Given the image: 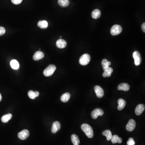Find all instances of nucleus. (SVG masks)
I'll list each match as a JSON object with an SVG mask.
<instances>
[{
	"instance_id": "obj_1",
	"label": "nucleus",
	"mask_w": 145,
	"mask_h": 145,
	"mask_svg": "<svg viewBox=\"0 0 145 145\" xmlns=\"http://www.w3.org/2000/svg\"><path fill=\"white\" fill-rule=\"evenodd\" d=\"M81 128L88 138H93L94 132L92 127L90 125L84 123L81 126Z\"/></svg>"
},
{
	"instance_id": "obj_2",
	"label": "nucleus",
	"mask_w": 145,
	"mask_h": 145,
	"mask_svg": "<svg viewBox=\"0 0 145 145\" xmlns=\"http://www.w3.org/2000/svg\"><path fill=\"white\" fill-rule=\"evenodd\" d=\"M56 69V67L54 65H49L47 68L44 70L43 73L46 77L50 76L53 74Z\"/></svg>"
},
{
	"instance_id": "obj_3",
	"label": "nucleus",
	"mask_w": 145,
	"mask_h": 145,
	"mask_svg": "<svg viewBox=\"0 0 145 145\" xmlns=\"http://www.w3.org/2000/svg\"><path fill=\"white\" fill-rule=\"evenodd\" d=\"M91 57L88 54H84L81 56L79 60V63L82 65H86L90 63Z\"/></svg>"
},
{
	"instance_id": "obj_4",
	"label": "nucleus",
	"mask_w": 145,
	"mask_h": 145,
	"mask_svg": "<svg viewBox=\"0 0 145 145\" xmlns=\"http://www.w3.org/2000/svg\"><path fill=\"white\" fill-rule=\"evenodd\" d=\"M122 31V28L119 25H115L111 27V33L113 36H117L121 33Z\"/></svg>"
},
{
	"instance_id": "obj_5",
	"label": "nucleus",
	"mask_w": 145,
	"mask_h": 145,
	"mask_svg": "<svg viewBox=\"0 0 145 145\" xmlns=\"http://www.w3.org/2000/svg\"><path fill=\"white\" fill-rule=\"evenodd\" d=\"M133 56L135 61V65L136 66H139L142 62V57L140 53L138 51H135L133 53Z\"/></svg>"
},
{
	"instance_id": "obj_6",
	"label": "nucleus",
	"mask_w": 145,
	"mask_h": 145,
	"mask_svg": "<svg viewBox=\"0 0 145 145\" xmlns=\"http://www.w3.org/2000/svg\"><path fill=\"white\" fill-rule=\"evenodd\" d=\"M103 114V111L102 109L98 108L93 110L91 113V116L92 119H96L98 116H102Z\"/></svg>"
},
{
	"instance_id": "obj_7",
	"label": "nucleus",
	"mask_w": 145,
	"mask_h": 145,
	"mask_svg": "<svg viewBox=\"0 0 145 145\" xmlns=\"http://www.w3.org/2000/svg\"><path fill=\"white\" fill-rule=\"evenodd\" d=\"M29 136V133L28 130H23L18 134V138L21 140H25Z\"/></svg>"
},
{
	"instance_id": "obj_8",
	"label": "nucleus",
	"mask_w": 145,
	"mask_h": 145,
	"mask_svg": "<svg viewBox=\"0 0 145 145\" xmlns=\"http://www.w3.org/2000/svg\"><path fill=\"white\" fill-rule=\"evenodd\" d=\"M94 91L96 94L97 97L99 98H102L104 95V91L103 89L99 86H95L94 87Z\"/></svg>"
},
{
	"instance_id": "obj_9",
	"label": "nucleus",
	"mask_w": 145,
	"mask_h": 145,
	"mask_svg": "<svg viewBox=\"0 0 145 145\" xmlns=\"http://www.w3.org/2000/svg\"><path fill=\"white\" fill-rule=\"evenodd\" d=\"M136 122L135 120L131 119L129 121L126 126V130L129 132H132L135 129Z\"/></svg>"
},
{
	"instance_id": "obj_10",
	"label": "nucleus",
	"mask_w": 145,
	"mask_h": 145,
	"mask_svg": "<svg viewBox=\"0 0 145 145\" xmlns=\"http://www.w3.org/2000/svg\"><path fill=\"white\" fill-rule=\"evenodd\" d=\"M61 124L59 121H55L52 124V132L53 134H56L61 129Z\"/></svg>"
},
{
	"instance_id": "obj_11",
	"label": "nucleus",
	"mask_w": 145,
	"mask_h": 145,
	"mask_svg": "<svg viewBox=\"0 0 145 145\" xmlns=\"http://www.w3.org/2000/svg\"><path fill=\"white\" fill-rule=\"evenodd\" d=\"M145 108V105L143 104H140L137 106L135 110V113L136 115L138 116L141 115L144 111Z\"/></svg>"
},
{
	"instance_id": "obj_12",
	"label": "nucleus",
	"mask_w": 145,
	"mask_h": 145,
	"mask_svg": "<svg viewBox=\"0 0 145 145\" xmlns=\"http://www.w3.org/2000/svg\"><path fill=\"white\" fill-rule=\"evenodd\" d=\"M67 43L66 41L63 39H59L56 41V45L58 48H64L67 46Z\"/></svg>"
},
{
	"instance_id": "obj_13",
	"label": "nucleus",
	"mask_w": 145,
	"mask_h": 145,
	"mask_svg": "<svg viewBox=\"0 0 145 145\" xmlns=\"http://www.w3.org/2000/svg\"><path fill=\"white\" fill-rule=\"evenodd\" d=\"M44 56V54L43 52L41 51H37L34 54L33 56V59L34 61H37L41 59H43Z\"/></svg>"
},
{
	"instance_id": "obj_14",
	"label": "nucleus",
	"mask_w": 145,
	"mask_h": 145,
	"mask_svg": "<svg viewBox=\"0 0 145 145\" xmlns=\"http://www.w3.org/2000/svg\"><path fill=\"white\" fill-rule=\"evenodd\" d=\"M117 89L119 90L128 91L130 89V86L127 83H121L118 86Z\"/></svg>"
},
{
	"instance_id": "obj_15",
	"label": "nucleus",
	"mask_w": 145,
	"mask_h": 145,
	"mask_svg": "<svg viewBox=\"0 0 145 145\" xmlns=\"http://www.w3.org/2000/svg\"><path fill=\"white\" fill-rule=\"evenodd\" d=\"M118 103L119 105H118L117 109L119 111H121L125 107V105H126V102L122 98H120L118 100Z\"/></svg>"
},
{
	"instance_id": "obj_16",
	"label": "nucleus",
	"mask_w": 145,
	"mask_h": 145,
	"mask_svg": "<svg viewBox=\"0 0 145 145\" xmlns=\"http://www.w3.org/2000/svg\"><path fill=\"white\" fill-rule=\"evenodd\" d=\"M111 140L113 144H116V143L121 144L122 142V139L121 138H119L117 135H114L112 136V138H111Z\"/></svg>"
},
{
	"instance_id": "obj_17",
	"label": "nucleus",
	"mask_w": 145,
	"mask_h": 145,
	"mask_svg": "<svg viewBox=\"0 0 145 145\" xmlns=\"http://www.w3.org/2000/svg\"><path fill=\"white\" fill-rule=\"evenodd\" d=\"M101 15V13L100 10L96 9L93 10L92 12V18L94 19H97L99 18Z\"/></svg>"
},
{
	"instance_id": "obj_18",
	"label": "nucleus",
	"mask_w": 145,
	"mask_h": 145,
	"mask_svg": "<svg viewBox=\"0 0 145 145\" xmlns=\"http://www.w3.org/2000/svg\"><path fill=\"white\" fill-rule=\"evenodd\" d=\"M12 118V114L9 113V114H6L2 116L1 118V121L2 122L4 123H7Z\"/></svg>"
},
{
	"instance_id": "obj_19",
	"label": "nucleus",
	"mask_w": 145,
	"mask_h": 145,
	"mask_svg": "<svg viewBox=\"0 0 145 145\" xmlns=\"http://www.w3.org/2000/svg\"><path fill=\"white\" fill-rule=\"evenodd\" d=\"M71 141L74 145H79L80 143L78 137L75 134H73L71 136Z\"/></svg>"
},
{
	"instance_id": "obj_20",
	"label": "nucleus",
	"mask_w": 145,
	"mask_h": 145,
	"mask_svg": "<svg viewBox=\"0 0 145 145\" xmlns=\"http://www.w3.org/2000/svg\"><path fill=\"white\" fill-rule=\"evenodd\" d=\"M70 98V94L68 92L65 93L61 96V99L63 102H67L69 101Z\"/></svg>"
},
{
	"instance_id": "obj_21",
	"label": "nucleus",
	"mask_w": 145,
	"mask_h": 145,
	"mask_svg": "<svg viewBox=\"0 0 145 145\" xmlns=\"http://www.w3.org/2000/svg\"><path fill=\"white\" fill-rule=\"evenodd\" d=\"M38 25L39 27L42 29H46L48 27V23L47 21L45 20L40 21L38 23Z\"/></svg>"
},
{
	"instance_id": "obj_22",
	"label": "nucleus",
	"mask_w": 145,
	"mask_h": 145,
	"mask_svg": "<svg viewBox=\"0 0 145 145\" xmlns=\"http://www.w3.org/2000/svg\"><path fill=\"white\" fill-rule=\"evenodd\" d=\"M102 65L103 69L104 71L106 70L107 68H109V66L111 65V62L108 61L106 59H104L102 60Z\"/></svg>"
},
{
	"instance_id": "obj_23",
	"label": "nucleus",
	"mask_w": 145,
	"mask_h": 145,
	"mask_svg": "<svg viewBox=\"0 0 145 145\" xmlns=\"http://www.w3.org/2000/svg\"><path fill=\"white\" fill-rule=\"evenodd\" d=\"M102 135L105 136L107 137V140L109 141L111 140L112 137V134L110 130H106L102 132Z\"/></svg>"
},
{
	"instance_id": "obj_24",
	"label": "nucleus",
	"mask_w": 145,
	"mask_h": 145,
	"mask_svg": "<svg viewBox=\"0 0 145 145\" xmlns=\"http://www.w3.org/2000/svg\"><path fill=\"white\" fill-rule=\"evenodd\" d=\"M58 4L62 7H66L69 4V0H59Z\"/></svg>"
},
{
	"instance_id": "obj_25",
	"label": "nucleus",
	"mask_w": 145,
	"mask_h": 145,
	"mask_svg": "<svg viewBox=\"0 0 145 145\" xmlns=\"http://www.w3.org/2000/svg\"><path fill=\"white\" fill-rule=\"evenodd\" d=\"M10 66L14 69H19V65L17 61L16 60H13L10 62Z\"/></svg>"
},
{
	"instance_id": "obj_26",
	"label": "nucleus",
	"mask_w": 145,
	"mask_h": 145,
	"mask_svg": "<svg viewBox=\"0 0 145 145\" xmlns=\"http://www.w3.org/2000/svg\"><path fill=\"white\" fill-rule=\"evenodd\" d=\"M28 95L29 97L31 99H34L36 97L35 92H33L32 90H30V91H29Z\"/></svg>"
},
{
	"instance_id": "obj_27",
	"label": "nucleus",
	"mask_w": 145,
	"mask_h": 145,
	"mask_svg": "<svg viewBox=\"0 0 145 145\" xmlns=\"http://www.w3.org/2000/svg\"><path fill=\"white\" fill-rule=\"evenodd\" d=\"M127 145H135V142L133 138H130L127 142Z\"/></svg>"
},
{
	"instance_id": "obj_28",
	"label": "nucleus",
	"mask_w": 145,
	"mask_h": 145,
	"mask_svg": "<svg viewBox=\"0 0 145 145\" xmlns=\"http://www.w3.org/2000/svg\"><path fill=\"white\" fill-rule=\"evenodd\" d=\"M111 74L112 73H110L109 71H105L102 74V76L104 77H109L111 76Z\"/></svg>"
},
{
	"instance_id": "obj_29",
	"label": "nucleus",
	"mask_w": 145,
	"mask_h": 145,
	"mask_svg": "<svg viewBox=\"0 0 145 145\" xmlns=\"http://www.w3.org/2000/svg\"><path fill=\"white\" fill-rule=\"evenodd\" d=\"M5 33V29L4 27H0V36H2Z\"/></svg>"
},
{
	"instance_id": "obj_30",
	"label": "nucleus",
	"mask_w": 145,
	"mask_h": 145,
	"mask_svg": "<svg viewBox=\"0 0 145 145\" xmlns=\"http://www.w3.org/2000/svg\"><path fill=\"white\" fill-rule=\"evenodd\" d=\"M23 0H11L12 2L15 4H19L22 2Z\"/></svg>"
},
{
	"instance_id": "obj_31",
	"label": "nucleus",
	"mask_w": 145,
	"mask_h": 145,
	"mask_svg": "<svg viewBox=\"0 0 145 145\" xmlns=\"http://www.w3.org/2000/svg\"><path fill=\"white\" fill-rule=\"evenodd\" d=\"M145 23H144L142 24V31H143L144 33L145 32Z\"/></svg>"
},
{
	"instance_id": "obj_32",
	"label": "nucleus",
	"mask_w": 145,
	"mask_h": 145,
	"mask_svg": "<svg viewBox=\"0 0 145 145\" xmlns=\"http://www.w3.org/2000/svg\"><path fill=\"white\" fill-rule=\"evenodd\" d=\"M35 94H36V97H38L39 96L40 94H39V92L38 91L35 92Z\"/></svg>"
},
{
	"instance_id": "obj_33",
	"label": "nucleus",
	"mask_w": 145,
	"mask_h": 145,
	"mask_svg": "<svg viewBox=\"0 0 145 145\" xmlns=\"http://www.w3.org/2000/svg\"><path fill=\"white\" fill-rule=\"evenodd\" d=\"M1 100H2V96H1V94L0 93V102H1Z\"/></svg>"
}]
</instances>
